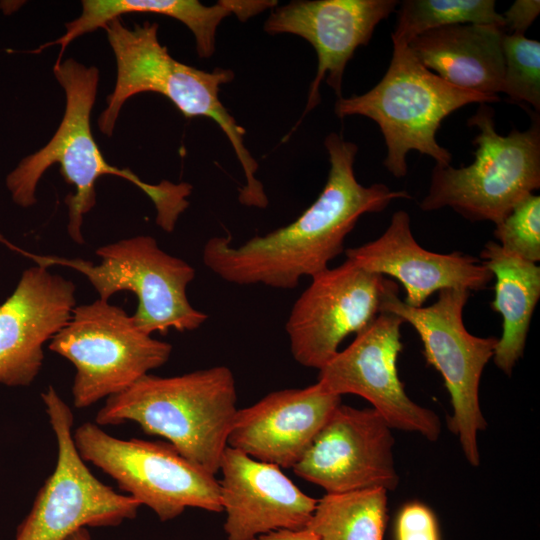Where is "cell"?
I'll return each instance as SVG.
<instances>
[{
    "label": "cell",
    "instance_id": "obj_1",
    "mask_svg": "<svg viewBox=\"0 0 540 540\" xmlns=\"http://www.w3.org/2000/svg\"><path fill=\"white\" fill-rule=\"evenodd\" d=\"M330 169L317 199L293 222L233 247L231 236L210 238L203 248V263L221 279L237 285L263 284L293 289L301 277L328 268L344 251L346 236L366 213L384 210L404 191L376 183L360 184L354 173L355 143L332 132L324 141Z\"/></svg>",
    "mask_w": 540,
    "mask_h": 540
},
{
    "label": "cell",
    "instance_id": "obj_16",
    "mask_svg": "<svg viewBox=\"0 0 540 540\" xmlns=\"http://www.w3.org/2000/svg\"><path fill=\"white\" fill-rule=\"evenodd\" d=\"M70 280L36 265L26 269L0 305V384L28 386L44 360V344L70 320L76 307Z\"/></svg>",
    "mask_w": 540,
    "mask_h": 540
},
{
    "label": "cell",
    "instance_id": "obj_14",
    "mask_svg": "<svg viewBox=\"0 0 540 540\" xmlns=\"http://www.w3.org/2000/svg\"><path fill=\"white\" fill-rule=\"evenodd\" d=\"M391 430L374 409L341 403L292 467L294 473L326 493L394 490L399 476Z\"/></svg>",
    "mask_w": 540,
    "mask_h": 540
},
{
    "label": "cell",
    "instance_id": "obj_12",
    "mask_svg": "<svg viewBox=\"0 0 540 540\" xmlns=\"http://www.w3.org/2000/svg\"><path fill=\"white\" fill-rule=\"evenodd\" d=\"M294 303L285 328L293 358L320 370L351 333H359L397 296V283L347 260L311 277Z\"/></svg>",
    "mask_w": 540,
    "mask_h": 540
},
{
    "label": "cell",
    "instance_id": "obj_22",
    "mask_svg": "<svg viewBox=\"0 0 540 540\" xmlns=\"http://www.w3.org/2000/svg\"><path fill=\"white\" fill-rule=\"evenodd\" d=\"M481 262L495 278L491 308L502 317V334L493 359L506 375H511L523 356L534 309L540 297V268L489 241L481 251Z\"/></svg>",
    "mask_w": 540,
    "mask_h": 540
},
{
    "label": "cell",
    "instance_id": "obj_11",
    "mask_svg": "<svg viewBox=\"0 0 540 540\" xmlns=\"http://www.w3.org/2000/svg\"><path fill=\"white\" fill-rule=\"evenodd\" d=\"M57 442V461L14 540H64L83 527H115L134 519L141 504L98 480L73 440V413L53 386L41 394Z\"/></svg>",
    "mask_w": 540,
    "mask_h": 540
},
{
    "label": "cell",
    "instance_id": "obj_15",
    "mask_svg": "<svg viewBox=\"0 0 540 540\" xmlns=\"http://www.w3.org/2000/svg\"><path fill=\"white\" fill-rule=\"evenodd\" d=\"M395 0H298L276 6L264 30L270 35L293 34L308 41L317 54V72L311 82L301 119L321 101L322 80L342 97L343 75L359 46L369 43L376 26L395 11Z\"/></svg>",
    "mask_w": 540,
    "mask_h": 540
},
{
    "label": "cell",
    "instance_id": "obj_20",
    "mask_svg": "<svg viewBox=\"0 0 540 540\" xmlns=\"http://www.w3.org/2000/svg\"><path fill=\"white\" fill-rule=\"evenodd\" d=\"M504 31L462 24L427 31L409 43L419 62L462 89L497 96L504 74Z\"/></svg>",
    "mask_w": 540,
    "mask_h": 540
},
{
    "label": "cell",
    "instance_id": "obj_28",
    "mask_svg": "<svg viewBox=\"0 0 540 540\" xmlns=\"http://www.w3.org/2000/svg\"><path fill=\"white\" fill-rule=\"evenodd\" d=\"M540 12L538 0H517L502 13L506 34L525 35Z\"/></svg>",
    "mask_w": 540,
    "mask_h": 540
},
{
    "label": "cell",
    "instance_id": "obj_10",
    "mask_svg": "<svg viewBox=\"0 0 540 540\" xmlns=\"http://www.w3.org/2000/svg\"><path fill=\"white\" fill-rule=\"evenodd\" d=\"M470 291L449 288L438 292L429 306L411 307L398 295L389 298L383 312H390L409 323L418 333L427 363L443 377L453 413L450 431L458 436L469 464H480L477 434L487 427L479 403L483 370L493 357L498 338L471 334L463 322V310Z\"/></svg>",
    "mask_w": 540,
    "mask_h": 540
},
{
    "label": "cell",
    "instance_id": "obj_29",
    "mask_svg": "<svg viewBox=\"0 0 540 540\" xmlns=\"http://www.w3.org/2000/svg\"><path fill=\"white\" fill-rule=\"evenodd\" d=\"M253 540H319L308 528L297 530H277L256 537Z\"/></svg>",
    "mask_w": 540,
    "mask_h": 540
},
{
    "label": "cell",
    "instance_id": "obj_18",
    "mask_svg": "<svg viewBox=\"0 0 540 540\" xmlns=\"http://www.w3.org/2000/svg\"><path fill=\"white\" fill-rule=\"evenodd\" d=\"M346 259L358 267L403 286V300L421 307L435 292L449 288L478 291L486 288L493 276L477 258L454 251L447 254L428 251L415 240L409 214L396 211L385 232L377 239L345 251Z\"/></svg>",
    "mask_w": 540,
    "mask_h": 540
},
{
    "label": "cell",
    "instance_id": "obj_13",
    "mask_svg": "<svg viewBox=\"0 0 540 540\" xmlns=\"http://www.w3.org/2000/svg\"><path fill=\"white\" fill-rule=\"evenodd\" d=\"M404 323L393 313H380L319 370L316 383L327 393L364 398L392 429L436 441L441 434L438 415L412 401L398 376Z\"/></svg>",
    "mask_w": 540,
    "mask_h": 540
},
{
    "label": "cell",
    "instance_id": "obj_25",
    "mask_svg": "<svg viewBox=\"0 0 540 540\" xmlns=\"http://www.w3.org/2000/svg\"><path fill=\"white\" fill-rule=\"evenodd\" d=\"M501 92L514 102L540 109V42L525 35L504 34Z\"/></svg>",
    "mask_w": 540,
    "mask_h": 540
},
{
    "label": "cell",
    "instance_id": "obj_27",
    "mask_svg": "<svg viewBox=\"0 0 540 540\" xmlns=\"http://www.w3.org/2000/svg\"><path fill=\"white\" fill-rule=\"evenodd\" d=\"M395 540H441L435 513L424 503H406L398 511L394 525Z\"/></svg>",
    "mask_w": 540,
    "mask_h": 540
},
{
    "label": "cell",
    "instance_id": "obj_26",
    "mask_svg": "<svg viewBox=\"0 0 540 540\" xmlns=\"http://www.w3.org/2000/svg\"><path fill=\"white\" fill-rule=\"evenodd\" d=\"M494 237L506 251L529 262L540 260V197L530 194L495 224Z\"/></svg>",
    "mask_w": 540,
    "mask_h": 540
},
{
    "label": "cell",
    "instance_id": "obj_24",
    "mask_svg": "<svg viewBox=\"0 0 540 540\" xmlns=\"http://www.w3.org/2000/svg\"><path fill=\"white\" fill-rule=\"evenodd\" d=\"M494 0H405L400 2L392 43L409 45L419 35L441 27L477 24L503 30Z\"/></svg>",
    "mask_w": 540,
    "mask_h": 540
},
{
    "label": "cell",
    "instance_id": "obj_17",
    "mask_svg": "<svg viewBox=\"0 0 540 540\" xmlns=\"http://www.w3.org/2000/svg\"><path fill=\"white\" fill-rule=\"evenodd\" d=\"M219 470L227 540H253L272 531L306 528L317 500L302 492L280 467L227 446Z\"/></svg>",
    "mask_w": 540,
    "mask_h": 540
},
{
    "label": "cell",
    "instance_id": "obj_21",
    "mask_svg": "<svg viewBox=\"0 0 540 540\" xmlns=\"http://www.w3.org/2000/svg\"><path fill=\"white\" fill-rule=\"evenodd\" d=\"M78 18L65 24L66 32L58 39L41 45L39 53L52 45H59L55 64L62 62L68 45L79 36L103 28L105 24L123 14L150 13L182 22L193 33L200 58L211 57L216 48V32L221 21L234 14L246 21L260 12L275 7L277 1L221 0L206 6L197 0H84Z\"/></svg>",
    "mask_w": 540,
    "mask_h": 540
},
{
    "label": "cell",
    "instance_id": "obj_7",
    "mask_svg": "<svg viewBox=\"0 0 540 540\" xmlns=\"http://www.w3.org/2000/svg\"><path fill=\"white\" fill-rule=\"evenodd\" d=\"M0 242L34 260L36 265L70 267L89 280L102 301L120 291H130L138 306L132 318L144 333L162 335L170 329L180 332L199 328L208 318L195 309L186 294L195 277L194 268L163 251L152 236L140 235L107 244L96 250L99 264L80 258L37 255L8 242Z\"/></svg>",
    "mask_w": 540,
    "mask_h": 540
},
{
    "label": "cell",
    "instance_id": "obj_4",
    "mask_svg": "<svg viewBox=\"0 0 540 540\" xmlns=\"http://www.w3.org/2000/svg\"><path fill=\"white\" fill-rule=\"evenodd\" d=\"M232 371L214 366L159 377L146 374L125 391L106 398L98 426L138 424L168 440L181 455L215 475L238 410Z\"/></svg>",
    "mask_w": 540,
    "mask_h": 540
},
{
    "label": "cell",
    "instance_id": "obj_19",
    "mask_svg": "<svg viewBox=\"0 0 540 540\" xmlns=\"http://www.w3.org/2000/svg\"><path fill=\"white\" fill-rule=\"evenodd\" d=\"M341 404V396L317 383L273 391L255 404L238 409L227 446L255 460L292 468Z\"/></svg>",
    "mask_w": 540,
    "mask_h": 540
},
{
    "label": "cell",
    "instance_id": "obj_6",
    "mask_svg": "<svg viewBox=\"0 0 540 540\" xmlns=\"http://www.w3.org/2000/svg\"><path fill=\"white\" fill-rule=\"evenodd\" d=\"M468 125L478 129L474 161L461 168L435 165L420 208L450 207L470 221L497 224L540 187L539 117L529 129L502 136L495 128L494 110L482 103Z\"/></svg>",
    "mask_w": 540,
    "mask_h": 540
},
{
    "label": "cell",
    "instance_id": "obj_5",
    "mask_svg": "<svg viewBox=\"0 0 540 540\" xmlns=\"http://www.w3.org/2000/svg\"><path fill=\"white\" fill-rule=\"evenodd\" d=\"M499 99L450 84L423 66L408 45L393 43L381 81L364 94L338 98L334 111L339 118L360 115L379 125L387 147L383 165L400 178L411 150L432 157L436 166L450 165L451 153L436 140L442 121L467 104Z\"/></svg>",
    "mask_w": 540,
    "mask_h": 540
},
{
    "label": "cell",
    "instance_id": "obj_9",
    "mask_svg": "<svg viewBox=\"0 0 540 540\" xmlns=\"http://www.w3.org/2000/svg\"><path fill=\"white\" fill-rule=\"evenodd\" d=\"M73 440L85 462L112 477L160 521L175 519L188 507L222 512L215 475L185 458L169 442L116 438L92 422L78 426Z\"/></svg>",
    "mask_w": 540,
    "mask_h": 540
},
{
    "label": "cell",
    "instance_id": "obj_30",
    "mask_svg": "<svg viewBox=\"0 0 540 540\" xmlns=\"http://www.w3.org/2000/svg\"><path fill=\"white\" fill-rule=\"evenodd\" d=\"M64 540H92L87 527L80 528L68 535Z\"/></svg>",
    "mask_w": 540,
    "mask_h": 540
},
{
    "label": "cell",
    "instance_id": "obj_8",
    "mask_svg": "<svg viewBox=\"0 0 540 540\" xmlns=\"http://www.w3.org/2000/svg\"><path fill=\"white\" fill-rule=\"evenodd\" d=\"M48 348L74 365L72 396L79 409L125 391L172 352L171 344L141 331L121 307L100 299L76 306Z\"/></svg>",
    "mask_w": 540,
    "mask_h": 540
},
{
    "label": "cell",
    "instance_id": "obj_3",
    "mask_svg": "<svg viewBox=\"0 0 540 540\" xmlns=\"http://www.w3.org/2000/svg\"><path fill=\"white\" fill-rule=\"evenodd\" d=\"M108 42L116 61V82L97 124L111 136L124 103L132 96L152 92L169 99L186 117H207L224 132L246 178L238 199L250 207L265 208L268 198L256 178L258 164L244 144L245 129L219 99L220 87L234 79L230 69L205 71L174 59L158 39V24L144 22L127 27L121 18L105 24Z\"/></svg>",
    "mask_w": 540,
    "mask_h": 540
},
{
    "label": "cell",
    "instance_id": "obj_2",
    "mask_svg": "<svg viewBox=\"0 0 540 540\" xmlns=\"http://www.w3.org/2000/svg\"><path fill=\"white\" fill-rule=\"evenodd\" d=\"M53 72L65 92L64 115L50 141L23 158L8 174L6 186L12 200L21 207L34 205L40 178L51 165L58 163L65 181L75 187V193L66 196L65 204L67 231L76 243H84L83 216L96 204L95 183L103 175L118 176L136 185L154 203L156 223L164 231L172 232L178 217L189 206L187 197L192 186L168 180L146 183L129 169L110 165L93 137L90 124L99 83L98 68L70 58L54 64Z\"/></svg>",
    "mask_w": 540,
    "mask_h": 540
},
{
    "label": "cell",
    "instance_id": "obj_23",
    "mask_svg": "<svg viewBox=\"0 0 540 540\" xmlns=\"http://www.w3.org/2000/svg\"><path fill=\"white\" fill-rule=\"evenodd\" d=\"M387 492L369 488L326 493L306 526L319 540H383Z\"/></svg>",
    "mask_w": 540,
    "mask_h": 540
}]
</instances>
